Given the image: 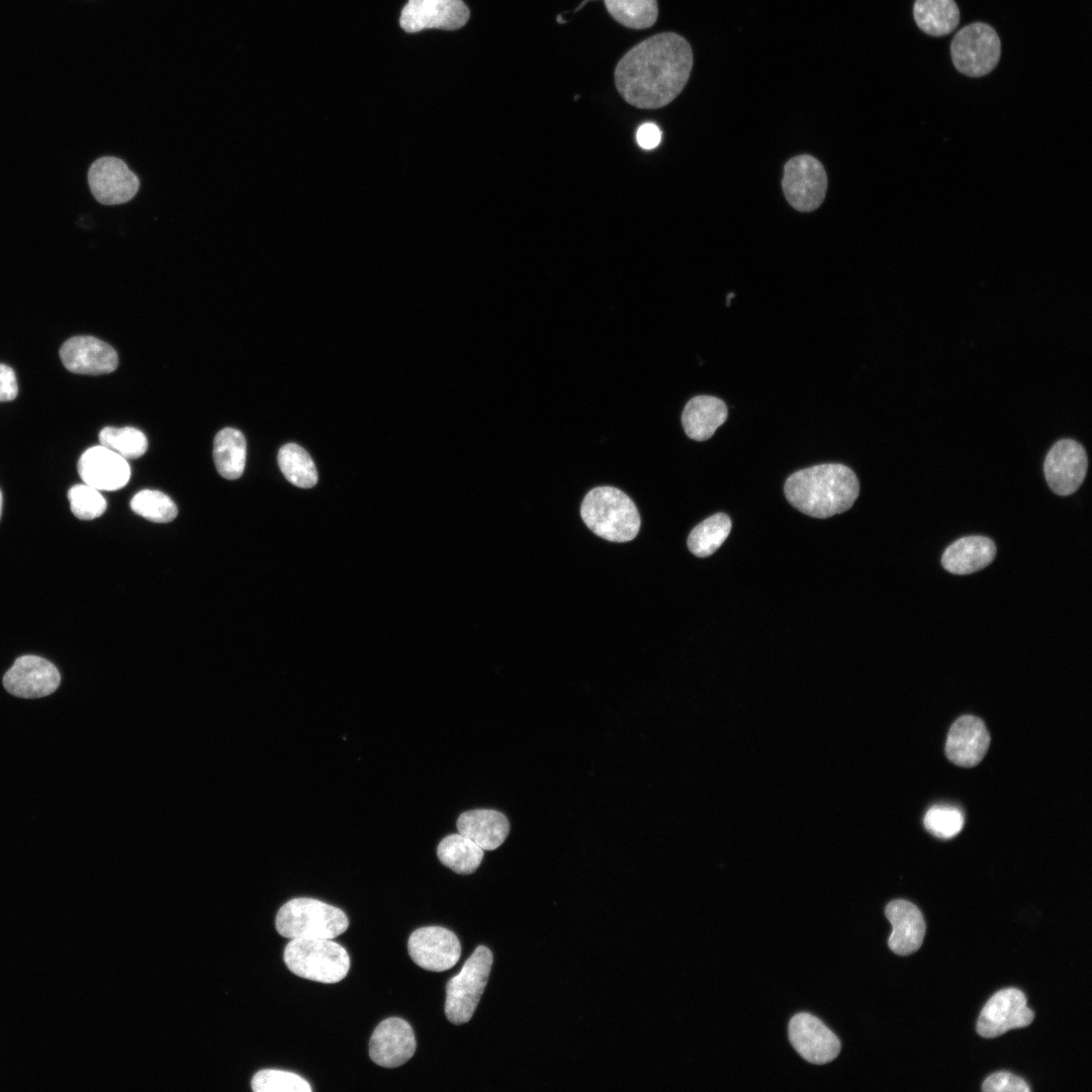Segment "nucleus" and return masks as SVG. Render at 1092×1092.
I'll list each match as a JSON object with an SVG mask.
<instances>
[{
  "label": "nucleus",
  "mask_w": 1092,
  "mask_h": 1092,
  "mask_svg": "<svg viewBox=\"0 0 1092 1092\" xmlns=\"http://www.w3.org/2000/svg\"><path fill=\"white\" fill-rule=\"evenodd\" d=\"M950 54L959 72L969 77H981L997 66L1001 56V41L992 26L975 22L957 32L951 41Z\"/></svg>",
  "instance_id": "nucleus-7"
},
{
  "label": "nucleus",
  "mask_w": 1092,
  "mask_h": 1092,
  "mask_svg": "<svg viewBox=\"0 0 1092 1092\" xmlns=\"http://www.w3.org/2000/svg\"><path fill=\"white\" fill-rule=\"evenodd\" d=\"M2 503H3L2 492L0 490V518H1V514H2Z\"/></svg>",
  "instance_id": "nucleus-38"
},
{
  "label": "nucleus",
  "mask_w": 1092,
  "mask_h": 1092,
  "mask_svg": "<svg viewBox=\"0 0 1092 1092\" xmlns=\"http://www.w3.org/2000/svg\"><path fill=\"white\" fill-rule=\"evenodd\" d=\"M417 1048L414 1030L410 1023L398 1017L382 1020L369 1040L371 1060L384 1068H396L406 1063Z\"/></svg>",
  "instance_id": "nucleus-16"
},
{
  "label": "nucleus",
  "mask_w": 1092,
  "mask_h": 1092,
  "mask_svg": "<svg viewBox=\"0 0 1092 1092\" xmlns=\"http://www.w3.org/2000/svg\"><path fill=\"white\" fill-rule=\"evenodd\" d=\"M636 139L641 148L652 150L659 145L661 141V131L654 123H643L637 130Z\"/></svg>",
  "instance_id": "nucleus-37"
},
{
  "label": "nucleus",
  "mask_w": 1092,
  "mask_h": 1092,
  "mask_svg": "<svg viewBox=\"0 0 1092 1092\" xmlns=\"http://www.w3.org/2000/svg\"><path fill=\"white\" fill-rule=\"evenodd\" d=\"M492 965V953L483 945L475 948L461 971L446 986L445 1014L454 1024L468 1022L485 989Z\"/></svg>",
  "instance_id": "nucleus-6"
},
{
  "label": "nucleus",
  "mask_w": 1092,
  "mask_h": 1092,
  "mask_svg": "<svg viewBox=\"0 0 1092 1092\" xmlns=\"http://www.w3.org/2000/svg\"><path fill=\"white\" fill-rule=\"evenodd\" d=\"M731 526L726 514L718 513L707 518L691 531L688 538L690 551L698 557L711 555L726 540Z\"/></svg>",
  "instance_id": "nucleus-28"
},
{
  "label": "nucleus",
  "mask_w": 1092,
  "mask_h": 1092,
  "mask_svg": "<svg viewBox=\"0 0 1092 1092\" xmlns=\"http://www.w3.org/2000/svg\"><path fill=\"white\" fill-rule=\"evenodd\" d=\"M255 1092H310V1084L301 1076L287 1071L265 1069L252 1079Z\"/></svg>",
  "instance_id": "nucleus-32"
},
{
  "label": "nucleus",
  "mask_w": 1092,
  "mask_h": 1092,
  "mask_svg": "<svg viewBox=\"0 0 1092 1092\" xmlns=\"http://www.w3.org/2000/svg\"><path fill=\"white\" fill-rule=\"evenodd\" d=\"M885 915L892 925L888 939L890 949L899 956L916 951L925 935V922L920 910L911 902L897 899L885 908Z\"/></svg>",
  "instance_id": "nucleus-20"
},
{
  "label": "nucleus",
  "mask_w": 1092,
  "mask_h": 1092,
  "mask_svg": "<svg viewBox=\"0 0 1092 1092\" xmlns=\"http://www.w3.org/2000/svg\"><path fill=\"white\" fill-rule=\"evenodd\" d=\"M923 822L932 835L947 839L961 832L964 826V815L956 807L935 805L928 809Z\"/></svg>",
  "instance_id": "nucleus-34"
},
{
  "label": "nucleus",
  "mask_w": 1092,
  "mask_h": 1092,
  "mask_svg": "<svg viewBox=\"0 0 1092 1092\" xmlns=\"http://www.w3.org/2000/svg\"><path fill=\"white\" fill-rule=\"evenodd\" d=\"M57 667L36 655L18 657L3 676L8 693L24 699H36L53 694L60 685Z\"/></svg>",
  "instance_id": "nucleus-15"
},
{
  "label": "nucleus",
  "mask_w": 1092,
  "mask_h": 1092,
  "mask_svg": "<svg viewBox=\"0 0 1092 1092\" xmlns=\"http://www.w3.org/2000/svg\"><path fill=\"white\" fill-rule=\"evenodd\" d=\"M784 491L788 502L801 513L824 519L851 508L858 496L859 483L846 465L825 463L791 474Z\"/></svg>",
  "instance_id": "nucleus-2"
},
{
  "label": "nucleus",
  "mask_w": 1092,
  "mask_h": 1092,
  "mask_svg": "<svg viewBox=\"0 0 1092 1092\" xmlns=\"http://www.w3.org/2000/svg\"><path fill=\"white\" fill-rule=\"evenodd\" d=\"M793 1048L806 1061L823 1065L840 1052V1040L818 1017L801 1012L792 1017L788 1027Z\"/></svg>",
  "instance_id": "nucleus-14"
},
{
  "label": "nucleus",
  "mask_w": 1092,
  "mask_h": 1092,
  "mask_svg": "<svg viewBox=\"0 0 1092 1092\" xmlns=\"http://www.w3.org/2000/svg\"><path fill=\"white\" fill-rule=\"evenodd\" d=\"M283 959L291 973L325 984L342 981L350 969L347 950L332 939L292 938Z\"/></svg>",
  "instance_id": "nucleus-5"
},
{
  "label": "nucleus",
  "mask_w": 1092,
  "mask_h": 1092,
  "mask_svg": "<svg viewBox=\"0 0 1092 1092\" xmlns=\"http://www.w3.org/2000/svg\"><path fill=\"white\" fill-rule=\"evenodd\" d=\"M484 850L468 837L458 833L445 836L437 847L439 860L453 872L472 874L482 861Z\"/></svg>",
  "instance_id": "nucleus-26"
},
{
  "label": "nucleus",
  "mask_w": 1092,
  "mask_h": 1092,
  "mask_svg": "<svg viewBox=\"0 0 1092 1092\" xmlns=\"http://www.w3.org/2000/svg\"><path fill=\"white\" fill-rule=\"evenodd\" d=\"M407 950L421 968L432 972L451 969L461 954V944L455 933L441 926L415 930L408 938Z\"/></svg>",
  "instance_id": "nucleus-11"
},
{
  "label": "nucleus",
  "mask_w": 1092,
  "mask_h": 1092,
  "mask_svg": "<svg viewBox=\"0 0 1092 1092\" xmlns=\"http://www.w3.org/2000/svg\"><path fill=\"white\" fill-rule=\"evenodd\" d=\"M1088 458L1083 446L1073 439H1061L1049 450L1043 472L1050 488L1059 495L1075 492L1086 476Z\"/></svg>",
  "instance_id": "nucleus-10"
},
{
  "label": "nucleus",
  "mask_w": 1092,
  "mask_h": 1092,
  "mask_svg": "<svg viewBox=\"0 0 1092 1092\" xmlns=\"http://www.w3.org/2000/svg\"><path fill=\"white\" fill-rule=\"evenodd\" d=\"M580 516L590 531L611 542L633 540L641 525L634 502L613 486H599L588 491L582 499Z\"/></svg>",
  "instance_id": "nucleus-3"
},
{
  "label": "nucleus",
  "mask_w": 1092,
  "mask_h": 1092,
  "mask_svg": "<svg viewBox=\"0 0 1092 1092\" xmlns=\"http://www.w3.org/2000/svg\"><path fill=\"white\" fill-rule=\"evenodd\" d=\"M247 443L237 429L224 428L213 440V461L217 472L226 479L239 478L245 469Z\"/></svg>",
  "instance_id": "nucleus-24"
},
{
  "label": "nucleus",
  "mask_w": 1092,
  "mask_h": 1092,
  "mask_svg": "<svg viewBox=\"0 0 1092 1092\" xmlns=\"http://www.w3.org/2000/svg\"><path fill=\"white\" fill-rule=\"evenodd\" d=\"M88 184L95 199L105 205L129 201L138 193L140 180L125 162L116 157H101L89 168Z\"/></svg>",
  "instance_id": "nucleus-12"
},
{
  "label": "nucleus",
  "mask_w": 1092,
  "mask_h": 1092,
  "mask_svg": "<svg viewBox=\"0 0 1092 1092\" xmlns=\"http://www.w3.org/2000/svg\"><path fill=\"white\" fill-rule=\"evenodd\" d=\"M18 385L13 369L0 363V401H10L16 398Z\"/></svg>",
  "instance_id": "nucleus-36"
},
{
  "label": "nucleus",
  "mask_w": 1092,
  "mask_h": 1092,
  "mask_svg": "<svg viewBox=\"0 0 1092 1092\" xmlns=\"http://www.w3.org/2000/svg\"><path fill=\"white\" fill-rule=\"evenodd\" d=\"M986 1092H1029L1027 1083L1020 1077L1008 1073L997 1072L989 1076L982 1085Z\"/></svg>",
  "instance_id": "nucleus-35"
},
{
  "label": "nucleus",
  "mask_w": 1092,
  "mask_h": 1092,
  "mask_svg": "<svg viewBox=\"0 0 1092 1092\" xmlns=\"http://www.w3.org/2000/svg\"><path fill=\"white\" fill-rule=\"evenodd\" d=\"M556 20H557V21H558L559 23H565V22H566L565 20H563V19H562L561 15H557V17H556Z\"/></svg>",
  "instance_id": "nucleus-39"
},
{
  "label": "nucleus",
  "mask_w": 1092,
  "mask_h": 1092,
  "mask_svg": "<svg viewBox=\"0 0 1092 1092\" xmlns=\"http://www.w3.org/2000/svg\"><path fill=\"white\" fill-rule=\"evenodd\" d=\"M727 417V405L722 399L711 395H697L685 405L681 425L689 438L705 441L714 435Z\"/></svg>",
  "instance_id": "nucleus-23"
},
{
  "label": "nucleus",
  "mask_w": 1092,
  "mask_h": 1092,
  "mask_svg": "<svg viewBox=\"0 0 1092 1092\" xmlns=\"http://www.w3.org/2000/svg\"><path fill=\"white\" fill-rule=\"evenodd\" d=\"M469 16V8L462 0H408L399 24L408 33L426 28L455 30L464 26Z\"/></svg>",
  "instance_id": "nucleus-13"
},
{
  "label": "nucleus",
  "mask_w": 1092,
  "mask_h": 1092,
  "mask_svg": "<svg viewBox=\"0 0 1092 1092\" xmlns=\"http://www.w3.org/2000/svg\"><path fill=\"white\" fill-rule=\"evenodd\" d=\"M989 744L990 735L984 722L975 716L965 715L948 731L945 754L954 764L970 767L983 759Z\"/></svg>",
  "instance_id": "nucleus-19"
},
{
  "label": "nucleus",
  "mask_w": 1092,
  "mask_h": 1092,
  "mask_svg": "<svg viewBox=\"0 0 1092 1092\" xmlns=\"http://www.w3.org/2000/svg\"><path fill=\"white\" fill-rule=\"evenodd\" d=\"M275 926L286 938L332 939L344 933L349 920L343 910L313 898H294L278 910Z\"/></svg>",
  "instance_id": "nucleus-4"
},
{
  "label": "nucleus",
  "mask_w": 1092,
  "mask_h": 1092,
  "mask_svg": "<svg viewBox=\"0 0 1092 1092\" xmlns=\"http://www.w3.org/2000/svg\"><path fill=\"white\" fill-rule=\"evenodd\" d=\"M996 546L985 536H967L951 543L943 552L941 564L953 574H970L988 566L995 558Z\"/></svg>",
  "instance_id": "nucleus-22"
},
{
  "label": "nucleus",
  "mask_w": 1092,
  "mask_h": 1092,
  "mask_svg": "<svg viewBox=\"0 0 1092 1092\" xmlns=\"http://www.w3.org/2000/svg\"><path fill=\"white\" fill-rule=\"evenodd\" d=\"M78 472L84 483L98 490L120 489L130 478L126 459L101 444L83 452L78 461Z\"/></svg>",
  "instance_id": "nucleus-17"
},
{
  "label": "nucleus",
  "mask_w": 1092,
  "mask_h": 1092,
  "mask_svg": "<svg viewBox=\"0 0 1092 1092\" xmlns=\"http://www.w3.org/2000/svg\"><path fill=\"white\" fill-rule=\"evenodd\" d=\"M456 826L460 834L474 841L483 850H493L500 846L510 832L506 815L493 809L463 812L458 817Z\"/></svg>",
  "instance_id": "nucleus-21"
},
{
  "label": "nucleus",
  "mask_w": 1092,
  "mask_h": 1092,
  "mask_svg": "<svg viewBox=\"0 0 1092 1092\" xmlns=\"http://www.w3.org/2000/svg\"><path fill=\"white\" fill-rule=\"evenodd\" d=\"M278 465L285 478L293 485L310 488L317 482L315 465L309 454L299 445H283L277 456Z\"/></svg>",
  "instance_id": "nucleus-29"
},
{
  "label": "nucleus",
  "mask_w": 1092,
  "mask_h": 1092,
  "mask_svg": "<svg viewBox=\"0 0 1092 1092\" xmlns=\"http://www.w3.org/2000/svg\"><path fill=\"white\" fill-rule=\"evenodd\" d=\"M99 442L125 459L139 458L148 450L146 435L132 427H105L99 432Z\"/></svg>",
  "instance_id": "nucleus-30"
},
{
  "label": "nucleus",
  "mask_w": 1092,
  "mask_h": 1092,
  "mask_svg": "<svg viewBox=\"0 0 1092 1092\" xmlns=\"http://www.w3.org/2000/svg\"><path fill=\"white\" fill-rule=\"evenodd\" d=\"M782 187L788 202L802 212L813 211L823 202L827 175L823 165L810 155L790 159L784 167Z\"/></svg>",
  "instance_id": "nucleus-8"
},
{
  "label": "nucleus",
  "mask_w": 1092,
  "mask_h": 1092,
  "mask_svg": "<svg viewBox=\"0 0 1092 1092\" xmlns=\"http://www.w3.org/2000/svg\"><path fill=\"white\" fill-rule=\"evenodd\" d=\"M130 508L135 514L155 523H169L178 514L177 507L172 498L155 489H144L136 492L130 500Z\"/></svg>",
  "instance_id": "nucleus-31"
},
{
  "label": "nucleus",
  "mask_w": 1092,
  "mask_h": 1092,
  "mask_svg": "<svg viewBox=\"0 0 1092 1092\" xmlns=\"http://www.w3.org/2000/svg\"><path fill=\"white\" fill-rule=\"evenodd\" d=\"M588 1L590 0H583L574 11H578ZM604 3L609 14L628 28L645 29L657 20L656 0H604Z\"/></svg>",
  "instance_id": "nucleus-27"
},
{
  "label": "nucleus",
  "mask_w": 1092,
  "mask_h": 1092,
  "mask_svg": "<svg viewBox=\"0 0 1092 1092\" xmlns=\"http://www.w3.org/2000/svg\"><path fill=\"white\" fill-rule=\"evenodd\" d=\"M694 56L688 40L675 32L654 34L630 49L618 62L614 79L630 105L656 109L670 103L690 78Z\"/></svg>",
  "instance_id": "nucleus-1"
},
{
  "label": "nucleus",
  "mask_w": 1092,
  "mask_h": 1092,
  "mask_svg": "<svg viewBox=\"0 0 1092 1092\" xmlns=\"http://www.w3.org/2000/svg\"><path fill=\"white\" fill-rule=\"evenodd\" d=\"M68 499L72 513L81 520H93L106 510V500L100 490L86 483L72 486Z\"/></svg>",
  "instance_id": "nucleus-33"
},
{
  "label": "nucleus",
  "mask_w": 1092,
  "mask_h": 1092,
  "mask_svg": "<svg viewBox=\"0 0 1092 1092\" xmlns=\"http://www.w3.org/2000/svg\"><path fill=\"white\" fill-rule=\"evenodd\" d=\"M913 15L918 27L932 36L950 33L960 22L954 0H916Z\"/></svg>",
  "instance_id": "nucleus-25"
},
{
  "label": "nucleus",
  "mask_w": 1092,
  "mask_h": 1092,
  "mask_svg": "<svg viewBox=\"0 0 1092 1092\" xmlns=\"http://www.w3.org/2000/svg\"><path fill=\"white\" fill-rule=\"evenodd\" d=\"M63 365L71 372L100 375L114 371L118 365L116 351L107 343L91 336H76L60 349Z\"/></svg>",
  "instance_id": "nucleus-18"
},
{
  "label": "nucleus",
  "mask_w": 1092,
  "mask_h": 1092,
  "mask_svg": "<svg viewBox=\"0 0 1092 1092\" xmlns=\"http://www.w3.org/2000/svg\"><path fill=\"white\" fill-rule=\"evenodd\" d=\"M1026 1003L1025 995L1018 989L998 991L987 1001L979 1015L978 1033L993 1038L1013 1028L1029 1025L1034 1014Z\"/></svg>",
  "instance_id": "nucleus-9"
}]
</instances>
